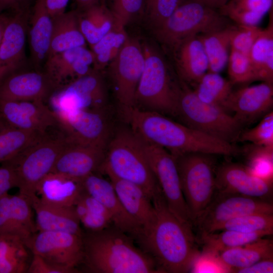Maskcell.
Masks as SVG:
<instances>
[{"label": "cell", "mask_w": 273, "mask_h": 273, "mask_svg": "<svg viewBox=\"0 0 273 273\" xmlns=\"http://www.w3.org/2000/svg\"><path fill=\"white\" fill-rule=\"evenodd\" d=\"M152 202L153 215L134 241L153 258L161 272H189L201 256L193 228L170 210L161 190Z\"/></svg>", "instance_id": "6da1fadb"}, {"label": "cell", "mask_w": 273, "mask_h": 273, "mask_svg": "<svg viewBox=\"0 0 273 273\" xmlns=\"http://www.w3.org/2000/svg\"><path fill=\"white\" fill-rule=\"evenodd\" d=\"M119 111L123 119L139 137L173 156L202 153L231 156L241 152L235 144L203 133L159 113L135 107Z\"/></svg>", "instance_id": "7a4b0ae2"}, {"label": "cell", "mask_w": 273, "mask_h": 273, "mask_svg": "<svg viewBox=\"0 0 273 273\" xmlns=\"http://www.w3.org/2000/svg\"><path fill=\"white\" fill-rule=\"evenodd\" d=\"M88 269L96 273L161 272L155 261L134 244L129 235L114 225L82 236Z\"/></svg>", "instance_id": "3957f363"}, {"label": "cell", "mask_w": 273, "mask_h": 273, "mask_svg": "<svg viewBox=\"0 0 273 273\" xmlns=\"http://www.w3.org/2000/svg\"><path fill=\"white\" fill-rule=\"evenodd\" d=\"M98 172L138 186L151 201L161 190L139 137L129 126L110 136Z\"/></svg>", "instance_id": "277c9868"}, {"label": "cell", "mask_w": 273, "mask_h": 273, "mask_svg": "<svg viewBox=\"0 0 273 273\" xmlns=\"http://www.w3.org/2000/svg\"><path fill=\"white\" fill-rule=\"evenodd\" d=\"M175 116L192 128L232 144L238 141L243 130V126L222 107L202 102L181 81Z\"/></svg>", "instance_id": "5b68a950"}, {"label": "cell", "mask_w": 273, "mask_h": 273, "mask_svg": "<svg viewBox=\"0 0 273 273\" xmlns=\"http://www.w3.org/2000/svg\"><path fill=\"white\" fill-rule=\"evenodd\" d=\"M145 63L134 107L175 116L180 83L174 82L162 56L152 47H143Z\"/></svg>", "instance_id": "8992f818"}, {"label": "cell", "mask_w": 273, "mask_h": 273, "mask_svg": "<svg viewBox=\"0 0 273 273\" xmlns=\"http://www.w3.org/2000/svg\"><path fill=\"white\" fill-rule=\"evenodd\" d=\"M232 24L218 10L199 0H181L170 17L154 33L162 44L171 50L189 37L218 30Z\"/></svg>", "instance_id": "52a82bcc"}, {"label": "cell", "mask_w": 273, "mask_h": 273, "mask_svg": "<svg viewBox=\"0 0 273 273\" xmlns=\"http://www.w3.org/2000/svg\"><path fill=\"white\" fill-rule=\"evenodd\" d=\"M214 155L202 153L173 155L193 223L208 206L215 192Z\"/></svg>", "instance_id": "ba28073f"}, {"label": "cell", "mask_w": 273, "mask_h": 273, "mask_svg": "<svg viewBox=\"0 0 273 273\" xmlns=\"http://www.w3.org/2000/svg\"><path fill=\"white\" fill-rule=\"evenodd\" d=\"M69 143L64 133L57 138L47 134L6 164L12 165L15 168L19 194L30 200L37 196L38 185L51 172L59 155Z\"/></svg>", "instance_id": "9c48e42d"}, {"label": "cell", "mask_w": 273, "mask_h": 273, "mask_svg": "<svg viewBox=\"0 0 273 273\" xmlns=\"http://www.w3.org/2000/svg\"><path fill=\"white\" fill-rule=\"evenodd\" d=\"M273 214V205L265 199L238 194L215 192L211 201L195 220L199 236L216 232L225 222L251 213Z\"/></svg>", "instance_id": "30bf717a"}, {"label": "cell", "mask_w": 273, "mask_h": 273, "mask_svg": "<svg viewBox=\"0 0 273 273\" xmlns=\"http://www.w3.org/2000/svg\"><path fill=\"white\" fill-rule=\"evenodd\" d=\"M139 138L169 209L181 222L193 228L174 156L165 149Z\"/></svg>", "instance_id": "8fae6325"}, {"label": "cell", "mask_w": 273, "mask_h": 273, "mask_svg": "<svg viewBox=\"0 0 273 273\" xmlns=\"http://www.w3.org/2000/svg\"><path fill=\"white\" fill-rule=\"evenodd\" d=\"M144 63L143 47L137 40L128 37L109 65V74L119 109L134 107Z\"/></svg>", "instance_id": "7c38bea8"}, {"label": "cell", "mask_w": 273, "mask_h": 273, "mask_svg": "<svg viewBox=\"0 0 273 273\" xmlns=\"http://www.w3.org/2000/svg\"><path fill=\"white\" fill-rule=\"evenodd\" d=\"M82 236L61 232L37 231L25 242L32 254L71 273L77 272L76 268L83 262L84 257Z\"/></svg>", "instance_id": "4fadbf2b"}, {"label": "cell", "mask_w": 273, "mask_h": 273, "mask_svg": "<svg viewBox=\"0 0 273 273\" xmlns=\"http://www.w3.org/2000/svg\"><path fill=\"white\" fill-rule=\"evenodd\" d=\"M107 96L103 78L98 70L92 69L58 89L50 99L56 111L80 109L106 111Z\"/></svg>", "instance_id": "5bb4252c"}, {"label": "cell", "mask_w": 273, "mask_h": 273, "mask_svg": "<svg viewBox=\"0 0 273 273\" xmlns=\"http://www.w3.org/2000/svg\"><path fill=\"white\" fill-rule=\"evenodd\" d=\"M54 113L58 125L71 143L106 149L111 134L105 111L80 109Z\"/></svg>", "instance_id": "9a60e30c"}, {"label": "cell", "mask_w": 273, "mask_h": 273, "mask_svg": "<svg viewBox=\"0 0 273 273\" xmlns=\"http://www.w3.org/2000/svg\"><path fill=\"white\" fill-rule=\"evenodd\" d=\"M273 83L266 82L233 89L221 107L242 126L250 125L272 111Z\"/></svg>", "instance_id": "2e32d148"}, {"label": "cell", "mask_w": 273, "mask_h": 273, "mask_svg": "<svg viewBox=\"0 0 273 273\" xmlns=\"http://www.w3.org/2000/svg\"><path fill=\"white\" fill-rule=\"evenodd\" d=\"M59 88L44 70H15L8 73L0 80V100L45 103Z\"/></svg>", "instance_id": "e0dca14e"}, {"label": "cell", "mask_w": 273, "mask_h": 273, "mask_svg": "<svg viewBox=\"0 0 273 273\" xmlns=\"http://www.w3.org/2000/svg\"><path fill=\"white\" fill-rule=\"evenodd\" d=\"M215 184V192L265 200L272 192L270 178L257 176L246 167L230 162H224L216 168Z\"/></svg>", "instance_id": "ac0fdd59"}, {"label": "cell", "mask_w": 273, "mask_h": 273, "mask_svg": "<svg viewBox=\"0 0 273 273\" xmlns=\"http://www.w3.org/2000/svg\"><path fill=\"white\" fill-rule=\"evenodd\" d=\"M0 116L13 126L42 132L58 124L54 111L40 101L0 100Z\"/></svg>", "instance_id": "d6986e66"}, {"label": "cell", "mask_w": 273, "mask_h": 273, "mask_svg": "<svg viewBox=\"0 0 273 273\" xmlns=\"http://www.w3.org/2000/svg\"><path fill=\"white\" fill-rule=\"evenodd\" d=\"M106 149L92 146L69 144L59 155L51 172L82 179L99 171Z\"/></svg>", "instance_id": "ffe728a7"}, {"label": "cell", "mask_w": 273, "mask_h": 273, "mask_svg": "<svg viewBox=\"0 0 273 273\" xmlns=\"http://www.w3.org/2000/svg\"><path fill=\"white\" fill-rule=\"evenodd\" d=\"M82 183L84 190L108 211L113 225L134 240L140 226L124 209L111 181L96 172L82 178Z\"/></svg>", "instance_id": "44dd1931"}, {"label": "cell", "mask_w": 273, "mask_h": 273, "mask_svg": "<svg viewBox=\"0 0 273 273\" xmlns=\"http://www.w3.org/2000/svg\"><path fill=\"white\" fill-rule=\"evenodd\" d=\"M94 55L86 47H80L50 55L44 71L61 87L88 73L94 64Z\"/></svg>", "instance_id": "7402d4cb"}, {"label": "cell", "mask_w": 273, "mask_h": 273, "mask_svg": "<svg viewBox=\"0 0 273 273\" xmlns=\"http://www.w3.org/2000/svg\"><path fill=\"white\" fill-rule=\"evenodd\" d=\"M5 26L0 44V68L17 70L25 59V44L30 10L13 12Z\"/></svg>", "instance_id": "603a6c76"}, {"label": "cell", "mask_w": 273, "mask_h": 273, "mask_svg": "<svg viewBox=\"0 0 273 273\" xmlns=\"http://www.w3.org/2000/svg\"><path fill=\"white\" fill-rule=\"evenodd\" d=\"M170 50L181 81L194 88L209 68L208 59L199 35L183 40Z\"/></svg>", "instance_id": "cb8c5ba5"}, {"label": "cell", "mask_w": 273, "mask_h": 273, "mask_svg": "<svg viewBox=\"0 0 273 273\" xmlns=\"http://www.w3.org/2000/svg\"><path fill=\"white\" fill-rule=\"evenodd\" d=\"M35 214L37 231L61 232L82 236L83 233L74 206L42 202L37 196L30 200Z\"/></svg>", "instance_id": "d4e9b609"}, {"label": "cell", "mask_w": 273, "mask_h": 273, "mask_svg": "<svg viewBox=\"0 0 273 273\" xmlns=\"http://www.w3.org/2000/svg\"><path fill=\"white\" fill-rule=\"evenodd\" d=\"M29 18L28 31L31 60L35 69L40 70L49 55L53 31V18L46 9L44 0H35Z\"/></svg>", "instance_id": "484cf974"}, {"label": "cell", "mask_w": 273, "mask_h": 273, "mask_svg": "<svg viewBox=\"0 0 273 273\" xmlns=\"http://www.w3.org/2000/svg\"><path fill=\"white\" fill-rule=\"evenodd\" d=\"M83 192L82 179L50 172L39 183L36 195L46 204L74 206Z\"/></svg>", "instance_id": "4316f807"}, {"label": "cell", "mask_w": 273, "mask_h": 273, "mask_svg": "<svg viewBox=\"0 0 273 273\" xmlns=\"http://www.w3.org/2000/svg\"><path fill=\"white\" fill-rule=\"evenodd\" d=\"M108 176L127 213L140 229L147 225L154 213L152 201L138 186L112 175Z\"/></svg>", "instance_id": "83f0119b"}, {"label": "cell", "mask_w": 273, "mask_h": 273, "mask_svg": "<svg viewBox=\"0 0 273 273\" xmlns=\"http://www.w3.org/2000/svg\"><path fill=\"white\" fill-rule=\"evenodd\" d=\"M86 42L80 28L77 10L65 12L53 18V31L49 56L77 47H85Z\"/></svg>", "instance_id": "f1b7e54d"}, {"label": "cell", "mask_w": 273, "mask_h": 273, "mask_svg": "<svg viewBox=\"0 0 273 273\" xmlns=\"http://www.w3.org/2000/svg\"><path fill=\"white\" fill-rule=\"evenodd\" d=\"M264 238L224 250L216 254V258L226 267L235 271L261 260L273 257L272 240Z\"/></svg>", "instance_id": "f546056e"}, {"label": "cell", "mask_w": 273, "mask_h": 273, "mask_svg": "<svg viewBox=\"0 0 273 273\" xmlns=\"http://www.w3.org/2000/svg\"><path fill=\"white\" fill-rule=\"evenodd\" d=\"M46 135V132L13 126L2 119L0 124V163H9Z\"/></svg>", "instance_id": "4dcf8cb0"}, {"label": "cell", "mask_w": 273, "mask_h": 273, "mask_svg": "<svg viewBox=\"0 0 273 273\" xmlns=\"http://www.w3.org/2000/svg\"><path fill=\"white\" fill-rule=\"evenodd\" d=\"M268 24L262 29L248 54L256 80L273 83V15L269 12Z\"/></svg>", "instance_id": "1f68e13d"}, {"label": "cell", "mask_w": 273, "mask_h": 273, "mask_svg": "<svg viewBox=\"0 0 273 273\" xmlns=\"http://www.w3.org/2000/svg\"><path fill=\"white\" fill-rule=\"evenodd\" d=\"M273 7V0H229L218 10L232 23L258 26Z\"/></svg>", "instance_id": "d6a6232c"}, {"label": "cell", "mask_w": 273, "mask_h": 273, "mask_svg": "<svg viewBox=\"0 0 273 273\" xmlns=\"http://www.w3.org/2000/svg\"><path fill=\"white\" fill-rule=\"evenodd\" d=\"M32 257L25 241L18 236H0V273L27 272Z\"/></svg>", "instance_id": "836d02e7"}, {"label": "cell", "mask_w": 273, "mask_h": 273, "mask_svg": "<svg viewBox=\"0 0 273 273\" xmlns=\"http://www.w3.org/2000/svg\"><path fill=\"white\" fill-rule=\"evenodd\" d=\"M77 12L81 31L90 47L100 40L114 25L112 13L105 5L99 4Z\"/></svg>", "instance_id": "e575fe53"}, {"label": "cell", "mask_w": 273, "mask_h": 273, "mask_svg": "<svg viewBox=\"0 0 273 273\" xmlns=\"http://www.w3.org/2000/svg\"><path fill=\"white\" fill-rule=\"evenodd\" d=\"M220 233L213 232L199 236V244L203 245V253L216 255L232 248L241 246L271 234L261 232L245 233L232 230H222Z\"/></svg>", "instance_id": "d590c367"}, {"label": "cell", "mask_w": 273, "mask_h": 273, "mask_svg": "<svg viewBox=\"0 0 273 273\" xmlns=\"http://www.w3.org/2000/svg\"><path fill=\"white\" fill-rule=\"evenodd\" d=\"M233 24L218 30L199 35L208 59V71L219 73L226 66L231 49L230 35Z\"/></svg>", "instance_id": "8d00e7d4"}, {"label": "cell", "mask_w": 273, "mask_h": 273, "mask_svg": "<svg viewBox=\"0 0 273 273\" xmlns=\"http://www.w3.org/2000/svg\"><path fill=\"white\" fill-rule=\"evenodd\" d=\"M33 209L30 200L18 194L10 196V213L12 235L25 242L37 232Z\"/></svg>", "instance_id": "74e56055"}, {"label": "cell", "mask_w": 273, "mask_h": 273, "mask_svg": "<svg viewBox=\"0 0 273 273\" xmlns=\"http://www.w3.org/2000/svg\"><path fill=\"white\" fill-rule=\"evenodd\" d=\"M233 85L219 73L207 71L192 88L202 102L221 107L233 90Z\"/></svg>", "instance_id": "f35d334b"}, {"label": "cell", "mask_w": 273, "mask_h": 273, "mask_svg": "<svg viewBox=\"0 0 273 273\" xmlns=\"http://www.w3.org/2000/svg\"><path fill=\"white\" fill-rule=\"evenodd\" d=\"M127 37L125 28L114 24L110 31L91 46L95 58V69L99 70L110 63L117 55Z\"/></svg>", "instance_id": "ab89813d"}, {"label": "cell", "mask_w": 273, "mask_h": 273, "mask_svg": "<svg viewBox=\"0 0 273 273\" xmlns=\"http://www.w3.org/2000/svg\"><path fill=\"white\" fill-rule=\"evenodd\" d=\"M232 230L245 233L265 232L273 234V214L251 213L232 218L220 225L216 232Z\"/></svg>", "instance_id": "60d3db41"}, {"label": "cell", "mask_w": 273, "mask_h": 273, "mask_svg": "<svg viewBox=\"0 0 273 273\" xmlns=\"http://www.w3.org/2000/svg\"><path fill=\"white\" fill-rule=\"evenodd\" d=\"M227 64L229 80L233 85L256 80L255 71L248 55L231 49Z\"/></svg>", "instance_id": "b9f144b4"}, {"label": "cell", "mask_w": 273, "mask_h": 273, "mask_svg": "<svg viewBox=\"0 0 273 273\" xmlns=\"http://www.w3.org/2000/svg\"><path fill=\"white\" fill-rule=\"evenodd\" d=\"M239 140L273 149V111L263 116L254 127L242 130Z\"/></svg>", "instance_id": "7bdbcfd3"}, {"label": "cell", "mask_w": 273, "mask_h": 273, "mask_svg": "<svg viewBox=\"0 0 273 273\" xmlns=\"http://www.w3.org/2000/svg\"><path fill=\"white\" fill-rule=\"evenodd\" d=\"M181 0H146L144 11L154 30L160 28L174 12Z\"/></svg>", "instance_id": "ee69618b"}, {"label": "cell", "mask_w": 273, "mask_h": 273, "mask_svg": "<svg viewBox=\"0 0 273 273\" xmlns=\"http://www.w3.org/2000/svg\"><path fill=\"white\" fill-rule=\"evenodd\" d=\"M262 28L258 26L233 24L230 35L231 49L248 55Z\"/></svg>", "instance_id": "f6af8a7d"}, {"label": "cell", "mask_w": 273, "mask_h": 273, "mask_svg": "<svg viewBox=\"0 0 273 273\" xmlns=\"http://www.w3.org/2000/svg\"><path fill=\"white\" fill-rule=\"evenodd\" d=\"M146 0H112L110 10L114 24L125 28L139 14L144 11Z\"/></svg>", "instance_id": "bcb514c9"}, {"label": "cell", "mask_w": 273, "mask_h": 273, "mask_svg": "<svg viewBox=\"0 0 273 273\" xmlns=\"http://www.w3.org/2000/svg\"><path fill=\"white\" fill-rule=\"evenodd\" d=\"M27 273H71L64 268L52 264L39 256L32 254Z\"/></svg>", "instance_id": "7dc6e473"}, {"label": "cell", "mask_w": 273, "mask_h": 273, "mask_svg": "<svg viewBox=\"0 0 273 273\" xmlns=\"http://www.w3.org/2000/svg\"><path fill=\"white\" fill-rule=\"evenodd\" d=\"M16 173L13 166L2 164L0 166V197L8 193L11 189L17 187Z\"/></svg>", "instance_id": "c3c4849f"}, {"label": "cell", "mask_w": 273, "mask_h": 273, "mask_svg": "<svg viewBox=\"0 0 273 273\" xmlns=\"http://www.w3.org/2000/svg\"><path fill=\"white\" fill-rule=\"evenodd\" d=\"M10 196L8 193L0 197V236L12 235Z\"/></svg>", "instance_id": "681fc988"}, {"label": "cell", "mask_w": 273, "mask_h": 273, "mask_svg": "<svg viewBox=\"0 0 273 273\" xmlns=\"http://www.w3.org/2000/svg\"><path fill=\"white\" fill-rule=\"evenodd\" d=\"M237 273H272L273 257L258 261L253 264L234 271Z\"/></svg>", "instance_id": "f907efd6"}, {"label": "cell", "mask_w": 273, "mask_h": 273, "mask_svg": "<svg viewBox=\"0 0 273 273\" xmlns=\"http://www.w3.org/2000/svg\"><path fill=\"white\" fill-rule=\"evenodd\" d=\"M33 0H0V14L7 11L12 12L30 10ZM35 1V0H34Z\"/></svg>", "instance_id": "816d5d0a"}, {"label": "cell", "mask_w": 273, "mask_h": 273, "mask_svg": "<svg viewBox=\"0 0 273 273\" xmlns=\"http://www.w3.org/2000/svg\"><path fill=\"white\" fill-rule=\"evenodd\" d=\"M70 0H44L46 9L52 18L63 14Z\"/></svg>", "instance_id": "f5cc1de1"}, {"label": "cell", "mask_w": 273, "mask_h": 273, "mask_svg": "<svg viewBox=\"0 0 273 273\" xmlns=\"http://www.w3.org/2000/svg\"><path fill=\"white\" fill-rule=\"evenodd\" d=\"M78 11H82L100 4V0H75Z\"/></svg>", "instance_id": "db71d44e"}, {"label": "cell", "mask_w": 273, "mask_h": 273, "mask_svg": "<svg viewBox=\"0 0 273 273\" xmlns=\"http://www.w3.org/2000/svg\"><path fill=\"white\" fill-rule=\"evenodd\" d=\"M207 6L214 9L219 10L224 6L229 0H199Z\"/></svg>", "instance_id": "11a10c76"}, {"label": "cell", "mask_w": 273, "mask_h": 273, "mask_svg": "<svg viewBox=\"0 0 273 273\" xmlns=\"http://www.w3.org/2000/svg\"><path fill=\"white\" fill-rule=\"evenodd\" d=\"M9 14L3 12L0 14V44L3 32L9 18Z\"/></svg>", "instance_id": "9f6ffc18"}, {"label": "cell", "mask_w": 273, "mask_h": 273, "mask_svg": "<svg viewBox=\"0 0 273 273\" xmlns=\"http://www.w3.org/2000/svg\"><path fill=\"white\" fill-rule=\"evenodd\" d=\"M12 72V71L7 67H1L0 68V80L8 73Z\"/></svg>", "instance_id": "6f0895ef"}, {"label": "cell", "mask_w": 273, "mask_h": 273, "mask_svg": "<svg viewBox=\"0 0 273 273\" xmlns=\"http://www.w3.org/2000/svg\"><path fill=\"white\" fill-rule=\"evenodd\" d=\"M106 0H100V3L101 5H105L106 3Z\"/></svg>", "instance_id": "680465c9"}, {"label": "cell", "mask_w": 273, "mask_h": 273, "mask_svg": "<svg viewBox=\"0 0 273 273\" xmlns=\"http://www.w3.org/2000/svg\"><path fill=\"white\" fill-rule=\"evenodd\" d=\"M2 119L1 118V117L0 116V124H1V122H2Z\"/></svg>", "instance_id": "91938a15"}]
</instances>
